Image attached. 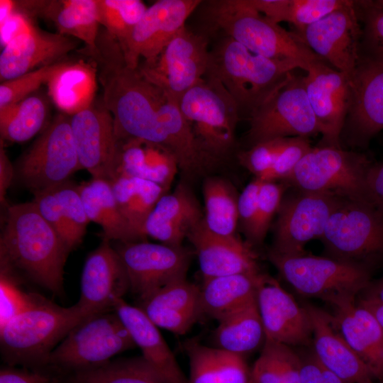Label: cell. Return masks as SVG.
Instances as JSON below:
<instances>
[{
  "label": "cell",
  "instance_id": "obj_1",
  "mask_svg": "<svg viewBox=\"0 0 383 383\" xmlns=\"http://www.w3.org/2000/svg\"><path fill=\"white\" fill-rule=\"evenodd\" d=\"M70 252L33 201L8 207L0 238L1 271L10 274L21 271L60 295L64 267Z\"/></svg>",
  "mask_w": 383,
  "mask_h": 383
},
{
  "label": "cell",
  "instance_id": "obj_2",
  "mask_svg": "<svg viewBox=\"0 0 383 383\" xmlns=\"http://www.w3.org/2000/svg\"><path fill=\"white\" fill-rule=\"evenodd\" d=\"M197 31L207 38L221 35L270 59L297 63L307 72L323 64L294 32H289L255 9L248 0L201 1Z\"/></svg>",
  "mask_w": 383,
  "mask_h": 383
},
{
  "label": "cell",
  "instance_id": "obj_3",
  "mask_svg": "<svg viewBox=\"0 0 383 383\" xmlns=\"http://www.w3.org/2000/svg\"><path fill=\"white\" fill-rule=\"evenodd\" d=\"M210 39L205 77L221 83L235 101L240 116L248 118L290 72L300 68L294 62L256 54L224 35H215Z\"/></svg>",
  "mask_w": 383,
  "mask_h": 383
},
{
  "label": "cell",
  "instance_id": "obj_4",
  "mask_svg": "<svg viewBox=\"0 0 383 383\" xmlns=\"http://www.w3.org/2000/svg\"><path fill=\"white\" fill-rule=\"evenodd\" d=\"M90 316L77 303L62 307L41 296L34 306L0 328L2 357L9 366L43 370L55 347Z\"/></svg>",
  "mask_w": 383,
  "mask_h": 383
},
{
  "label": "cell",
  "instance_id": "obj_5",
  "mask_svg": "<svg viewBox=\"0 0 383 383\" xmlns=\"http://www.w3.org/2000/svg\"><path fill=\"white\" fill-rule=\"evenodd\" d=\"M270 261L299 294L314 297L334 309L355 302L370 283L367 267L328 256L283 255L272 250Z\"/></svg>",
  "mask_w": 383,
  "mask_h": 383
},
{
  "label": "cell",
  "instance_id": "obj_6",
  "mask_svg": "<svg viewBox=\"0 0 383 383\" xmlns=\"http://www.w3.org/2000/svg\"><path fill=\"white\" fill-rule=\"evenodd\" d=\"M179 110L199 146L218 162L233 148L238 107L217 79L204 77L178 100Z\"/></svg>",
  "mask_w": 383,
  "mask_h": 383
},
{
  "label": "cell",
  "instance_id": "obj_7",
  "mask_svg": "<svg viewBox=\"0 0 383 383\" xmlns=\"http://www.w3.org/2000/svg\"><path fill=\"white\" fill-rule=\"evenodd\" d=\"M371 165L363 154L319 145L311 148L284 181L301 192L330 193L373 205L367 184Z\"/></svg>",
  "mask_w": 383,
  "mask_h": 383
},
{
  "label": "cell",
  "instance_id": "obj_8",
  "mask_svg": "<svg viewBox=\"0 0 383 383\" xmlns=\"http://www.w3.org/2000/svg\"><path fill=\"white\" fill-rule=\"evenodd\" d=\"M135 346L116 311L103 312L74 326L52 351L47 367L72 374L105 364Z\"/></svg>",
  "mask_w": 383,
  "mask_h": 383
},
{
  "label": "cell",
  "instance_id": "obj_9",
  "mask_svg": "<svg viewBox=\"0 0 383 383\" xmlns=\"http://www.w3.org/2000/svg\"><path fill=\"white\" fill-rule=\"evenodd\" d=\"M293 71L248 118L250 128L246 139L250 147L268 140L309 138L320 133L306 94L304 76L296 75Z\"/></svg>",
  "mask_w": 383,
  "mask_h": 383
},
{
  "label": "cell",
  "instance_id": "obj_10",
  "mask_svg": "<svg viewBox=\"0 0 383 383\" xmlns=\"http://www.w3.org/2000/svg\"><path fill=\"white\" fill-rule=\"evenodd\" d=\"M321 240L327 256L367 267L383 255V213L369 203L342 199Z\"/></svg>",
  "mask_w": 383,
  "mask_h": 383
},
{
  "label": "cell",
  "instance_id": "obj_11",
  "mask_svg": "<svg viewBox=\"0 0 383 383\" xmlns=\"http://www.w3.org/2000/svg\"><path fill=\"white\" fill-rule=\"evenodd\" d=\"M80 169L70 116L61 113L21 157L15 175L33 192L64 183Z\"/></svg>",
  "mask_w": 383,
  "mask_h": 383
},
{
  "label": "cell",
  "instance_id": "obj_12",
  "mask_svg": "<svg viewBox=\"0 0 383 383\" xmlns=\"http://www.w3.org/2000/svg\"><path fill=\"white\" fill-rule=\"evenodd\" d=\"M209 52V38L184 26L154 62H140L137 69L148 81L178 101L205 77Z\"/></svg>",
  "mask_w": 383,
  "mask_h": 383
},
{
  "label": "cell",
  "instance_id": "obj_13",
  "mask_svg": "<svg viewBox=\"0 0 383 383\" xmlns=\"http://www.w3.org/2000/svg\"><path fill=\"white\" fill-rule=\"evenodd\" d=\"M342 199L330 193L301 191L282 200L271 250L283 255L305 254L308 242L321 239L331 213Z\"/></svg>",
  "mask_w": 383,
  "mask_h": 383
},
{
  "label": "cell",
  "instance_id": "obj_14",
  "mask_svg": "<svg viewBox=\"0 0 383 383\" xmlns=\"http://www.w3.org/2000/svg\"><path fill=\"white\" fill-rule=\"evenodd\" d=\"M126 271L130 291L140 300L186 278L191 254L182 248L148 242H119L114 247Z\"/></svg>",
  "mask_w": 383,
  "mask_h": 383
},
{
  "label": "cell",
  "instance_id": "obj_15",
  "mask_svg": "<svg viewBox=\"0 0 383 383\" xmlns=\"http://www.w3.org/2000/svg\"><path fill=\"white\" fill-rule=\"evenodd\" d=\"M294 33L331 67L352 76L362 55V37L355 1L349 0L344 6Z\"/></svg>",
  "mask_w": 383,
  "mask_h": 383
},
{
  "label": "cell",
  "instance_id": "obj_16",
  "mask_svg": "<svg viewBox=\"0 0 383 383\" xmlns=\"http://www.w3.org/2000/svg\"><path fill=\"white\" fill-rule=\"evenodd\" d=\"M201 0H159L148 7L129 38L121 45L126 62L133 69L155 60L184 27Z\"/></svg>",
  "mask_w": 383,
  "mask_h": 383
},
{
  "label": "cell",
  "instance_id": "obj_17",
  "mask_svg": "<svg viewBox=\"0 0 383 383\" xmlns=\"http://www.w3.org/2000/svg\"><path fill=\"white\" fill-rule=\"evenodd\" d=\"M70 125L82 169L92 178L113 177L118 145L115 123L103 100L70 116Z\"/></svg>",
  "mask_w": 383,
  "mask_h": 383
},
{
  "label": "cell",
  "instance_id": "obj_18",
  "mask_svg": "<svg viewBox=\"0 0 383 383\" xmlns=\"http://www.w3.org/2000/svg\"><path fill=\"white\" fill-rule=\"evenodd\" d=\"M256 300L265 340L291 347L309 346L313 328L309 315L272 277L261 274Z\"/></svg>",
  "mask_w": 383,
  "mask_h": 383
},
{
  "label": "cell",
  "instance_id": "obj_19",
  "mask_svg": "<svg viewBox=\"0 0 383 383\" xmlns=\"http://www.w3.org/2000/svg\"><path fill=\"white\" fill-rule=\"evenodd\" d=\"M306 94L322 134L321 145L340 147L350 104V77L327 64L304 76Z\"/></svg>",
  "mask_w": 383,
  "mask_h": 383
},
{
  "label": "cell",
  "instance_id": "obj_20",
  "mask_svg": "<svg viewBox=\"0 0 383 383\" xmlns=\"http://www.w3.org/2000/svg\"><path fill=\"white\" fill-rule=\"evenodd\" d=\"M350 84L345 123L349 141L362 145L383 129V63L361 55Z\"/></svg>",
  "mask_w": 383,
  "mask_h": 383
},
{
  "label": "cell",
  "instance_id": "obj_21",
  "mask_svg": "<svg viewBox=\"0 0 383 383\" xmlns=\"http://www.w3.org/2000/svg\"><path fill=\"white\" fill-rule=\"evenodd\" d=\"M111 242L103 238L88 255L82 269L77 304L89 316L113 310L114 300L130 290L124 265Z\"/></svg>",
  "mask_w": 383,
  "mask_h": 383
},
{
  "label": "cell",
  "instance_id": "obj_22",
  "mask_svg": "<svg viewBox=\"0 0 383 383\" xmlns=\"http://www.w3.org/2000/svg\"><path fill=\"white\" fill-rule=\"evenodd\" d=\"M76 46L73 38L33 26L4 45L0 55L1 82L55 63Z\"/></svg>",
  "mask_w": 383,
  "mask_h": 383
},
{
  "label": "cell",
  "instance_id": "obj_23",
  "mask_svg": "<svg viewBox=\"0 0 383 383\" xmlns=\"http://www.w3.org/2000/svg\"><path fill=\"white\" fill-rule=\"evenodd\" d=\"M204 280L239 274L260 272L257 257L250 244L237 236H223L210 231L204 218L189 233Z\"/></svg>",
  "mask_w": 383,
  "mask_h": 383
},
{
  "label": "cell",
  "instance_id": "obj_24",
  "mask_svg": "<svg viewBox=\"0 0 383 383\" xmlns=\"http://www.w3.org/2000/svg\"><path fill=\"white\" fill-rule=\"evenodd\" d=\"M139 308L158 328L184 335L203 316L200 288L186 278L172 282L139 300Z\"/></svg>",
  "mask_w": 383,
  "mask_h": 383
},
{
  "label": "cell",
  "instance_id": "obj_25",
  "mask_svg": "<svg viewBox=\"0 0 383 383\" xmlns=\"http://www.w3.org/2000/svg\"><path fill=\"white\" fill-rule=\"evenodd\" d=\"M312 324L313 353L319 362L347 383H362L373 379L333 325L331 314L309 304L304 305Z\"/></svg>",
  "mask_w": 383,
  "mask_h": 383
},
{
  "label": "cell",
  "instance_id": "obj_26",
  "mask_svg": "<svg viewBox=\"0 0 383 383\" xmlns=\"http://www.w3.org/2000/svg\"><path fill=\"white\" fill-rule=\"evenodd\" d=\"M113 310L161 383H188V379L180 369L158 327L138 306L128 304L123 298H118L114 300Z\"/></svg>",
  "mask_w": 383,
  "mask_h": 383
},
{
  "label": "cell",
  "instance_id": "obj_27",
  "mask_svg": "<svg viewBox=\"0 0 383 383\" xmlns=\"http://www.w3.org/2000/svg\"><path fill=\"white\" fill-rule=\"evenodd\" d=\"M203 218L194 195L185 184L180 183L172 193H166L158 201L144 223L143 235L179 247Z\"/></svg>",
  "mask_w": 383,
  "mask_h": 383
},
{
  "label": "cell",
  "instance_id": "obj_28",
  "mask_svg": "<svg viewBox=\"0 0 383 383\" xmlns=\"http://www.w3.org/2000/svg\"><path fill=\"white\" fill-rule=\"evenodd\" d=\"M178 168L176 157L166 147L137 138H118L112 179L141 178L168 189Z\"/></svg>",
  "mask_w": 383,
  "mask_h": 383
},
{
  "label": "cell",
  "instance_id": "obj_29",
  "mask_svg": "<svg viewBox=\"0 0 383 383\" xmlns=\"http://www.w3.org/2000/svg\"><path fill=\"white\" fill-rule=\"evenodd\" d=\"M18 6L31 18L52 21L59 33L84 42V50L96 48L101 26L97 0L18 1Z\"/></svg>",
  "mask_w": 383,
  "mask_h": 383
},
{
  "label": "cell",
  "instance_id": "obj_30",
  "mask_svg": "<svg viewBox=\"0 0 383 383\" xmlns=\"http://www.w3.org/2000/svg\"><path fill=\"white\" fill-rule=\"evenodd\" d=\"M333 325L370 371L383 383V330L365 307L351 302L334 309Z\"/></svg>",
  "mask_w": 383,
  "mask_h": 383
},
{
  "label": "cell",
  "instance_id": "obj_31",
  "mask_svg": "<svg viewBox=\"0 0 383 383\" xmlns=\"http://www.w3.org/2000/svg\"><path fill=\"white\" fill-rule=\"evenodd\" d=\"M184 347L189 361L188 383H250L251 370L243 357L196 340Z\"/></svg>",
  "mask_w": 383,
  "mask_h": 383
},
{
  "label": "cell",
  "instance_id": "obj_32",
  "mask_svg": "<svg viewBox=\"0 0 383 383\" xmlns=\"http://www.w3.org/2000/svg\"><path fill=\"white\" fill-rule=\"evenodd\" d=\"M96 77V67L84 61L62 62L47 83L48 94L62 113L72 116L94 103Z\"/></svg>",
  "mask_w": 383,
  "mask_h": 383
},
{
  "label": "cell",
  "instance_id": "obj_33",
  "mask_svg": "<svg viewBox=\"0 0 383 383\" xmlns=\"http://www.w3.org/2000/svg\"><path fill=\"white\" fill-rule=\"evenodd\" d=\"M262 273H239L204 280L200 288L203 316L219 321L256 299Z\"/></svg>",
  "mask_w": 383,
  "mask_h": 383
},
{
  "label": "cell",
  "instance_id": "obj_34",
  "mask_svg": "<svg viewBox=\"0 0 383 383\" xmlns=\"http://www.w3.org/2000/svg\"><path fill=\"white\" fill-rule=\"evenodd\" d=\"M78 188L87 216L102 228L103 238L123 243L138 240L118 209L109 181L92 178Z\"/></svg>",
  "mask_w": 383,
  "mask_h": 383
},
{
  "label": "cell",
  "instance_id": "obj_35",
  "mask_svg": "<svg viewBox=\"0 0 383 383\" xmlns=\"http://www.w3.org/2000/svg\"><path fill=\"white\" fill-rule=\"evenodd\" d=\"M118 209L138 238H143L144 223L167 189L141 178L119 176L109 181Z\"/></svg>",
  "mask_w": 383,
  "mask_h": 383
},
{
  "label": "cell",
  "instance_id": "obj_36",
  "mask_svg": "<svg viewBox=\"0 0 383 383\" xmlns=\"http://www.w3.org/2000/svg\"><path fill=\"white\" fill-rule=\"evenodd\" d=\"M218 322L213 335L217 348L243 357L265 340L256 299Z\"/></svg>",
  "mask_w": 383,
  "mask_h": 383
},
{
  "label": "cell",
  "instance_id": "obj_37",
  "mask_svg": "<svg viewBox=\"0 0 383 383\" xmlns=\"http://www.w3.org/2000/svg\"><path fill=\"white\" fill-rule=\"evenodd\" d=\"M257 11L276 23L292 24L295 32L346 5L349 0H248Z\"/></svg>",
  "mask_w": 383,
  "mask_h": 383
},
{
  "label": "cell",
  "instance_id": "obj_38",
  "mask_svg": "<svg viewBox=\"0 0 383 383\" xmlns=\"http://www.w3.org/2000/svg\"><path fill=\"white\" fill-rule=\"evenodd\" d=\"M203 194L206 228L220 235L236 236L238 196L233 187L223 179L210 177L204 183Z\"/></svg>",
  "mask_w": 383,
  "mask_h": 383
},
{
  "label": "cell",
  "instance_id": "obj_39",
  "mask_svg": "<svg viewBox=\"0 0 383 383\" xmlns=\"http://www.w3.org/2000/svg\"><path fill=\"white\" fill-rule=\"evenodd\" d=\"M47 114L46 101L38 94L0 108L1 138L13 143L30 140L42 130Z\"/></svg>",
  "mask_w": 383,
  "mask_h": 383
},
{
  "label": "cell",
  "instance_id": "obj_40",
  "mask_svg": "<svg viewBox=\"0 0 383 383\" xmlns=\"http://www.w3.org/2000/svg\"><path fill=\"white\" fill-rule=\"evenodd\" d=\"M301 360L287 345L265 340L251 369L255 383H301Z\"/></svg>",
  "mask_w": 383,
  "mask_h": 383
},
{
  "label": "cell",
  "instance_id": "obj_41",
  "mask_svg": "<svg viewBox=\"0 0 383 383\" xmlns=\"http://www.w3.org/2000/svg\"><path fill=\"white\" fill-rule=\"evenodd\" d=\"M68 380L70 383H161L143 356L110 360L72 373Z\"/></svg>",
  "mask_w": 383,
  "mask_h": 383
},
{
  "label": "cell",
  "instance_id": "obj_42",
  "mask_svg": "<svg viewBox=\"0 0 383 383\" xmlns=\"http://www.w3.org/2000/svg\"><path fill=\"white\" fill-rule=\"evenodd\" d=\"M100 25L123 45L148 7L140 0H97Z\"/></svg>",
  "mask_w": 383,
  "mask_h": 383
},
{
  "label": "cell",
  "instance_id": "obj_43",
  "mask_svg": "<svg viewBox=\"0 0 383 383\" xmlns=\"http://www.w3.org/2000/svg\"><path fill=\"white\" fill-rule=\"evenodd\" d=\"M359 20L362 23V54L383 63V4L380 0L355 1Z\"/></svg>",
  "mask_w": 383,
  "mask_h": 383
},
{
  "label": "cell",
  "instance_id": "obj_44",
  "mask_svg": "<svg viewBox=\"0 0 383 383\" xmlns=\"http://www.w3.org/2000/svg\"><path fill=\"white\" fill-rule=\"evenodd\" d=\"M52 188L70 234L72 249H75L82 243L89 222L78 185L68 180Z\"/></svg>",
  "mask_w": 383,
  "mask_h": 383
},
{
  "label": "cell",
  "instance_id": "obj_45",
  "mask_svg": "<svg viewBox=\"0 0 383 383\" xmlns=\"http://www.w3.org/2000/svg\"><path fill=\"white\" fill-rule=\"evenodd\" d=\"M62 62L45 65L0 84V108L17 103L33 94L46 84L62 65Z\"/></svg>",
  "mask_w": 383,
  "mask_h": 383
},
{
  "label": "cell",
  "instance_id": "obj_46",
  "mask_svg": "<svg viewBox=\"0 0 383 383\" xmlns=\"http://www.w3.org/2000/svg\"><path fill=\"white\" fill-rule=\"evenodd\" d=\"M40 297V295L21 289L14 275L1 271L0 328L34 306Z\"/></svg>",
  "mask_w": 383,
  "mask_h": 383
},
{
  "label": "cell",
  "instance_id": "obj_47",
  "mask_svg": "<svg viewBox=\"0 0 383 383\" xmlns=\"http://www.w3.org/2000/svg\"><path fill=\"white\" fill-rule=\"evenodd\" d=\"M284 191V184L262 181L259 196L256 217L249 240L259 244L264 240L274 215L277 213Z\"/></svg>",
  "mask_w": 383,
  "mask_h": 383
},
{
  "label": "cell",
  "instance_id": "obj_48",
  "mask_svg": "<svg viewBox=\"0 0 383 383\" xmlns=\"http://www.w3.org/2000/svg\"><path fill=\"white\" fill-rule=\"evenodd\" d=\"M289 138L262 141L247 150H240L237 154L238 160L256 178H259L273 165Z\"/></svg>",
  "mask_w": 383,
  "mask_h": 383
},
{
  "label": "cell",
  "instance_id": "obj_49",
  "mask_svg": "<svg viewBox=\"0 0 383 383\" xmlns=\"http://www.w3.org/2000/svg\"><path fill=\"white\" fill-rule=\"evenodd\" d=\"M311 148L309 138L289 137L273 165L258 179L270 182L285 180Z\"/></svg>",
  "mask_w": 383,
  "mask_h": 383
},
{
  "label": "cell",
  "instance_id": "obj_50",
  "mask_svg": "<svg viewBox=\"0 0 383 383\" xmlns=\"http://www.w3.org/2000/svg\"><path fill=\"white\" fill-rule=\"evenodd\" d=\"M33 201L44 219L57 232L70 251V234L63 217L60 201L52 187L32 192Z\"/></svg>",
  "mask_w": 383,
  "mask_h": 383
},
{
  "label": "cell",
  "instance_id": "obj_51",
  "mask_svg": "<svg viewBox=\"0 0 383 383\" xmlns=\"http://www.w3.org/2000/svg\"><path fill=\"white\" fill-rule=\"evenodd\" d=\"M262 181L256 178L243 190L238 199V221L245 235L249 238L255 223L258 196Z\"/></svg>",
  "mask_w": 383,
  "mask_h": 383
},
{
  "label": "cell",
  "instance_id": "obj_52",
  "mask_svg": "<svg viewBox=\"0 0 383 383\" xmlns=\"http://www.w3.org/2000/svg\"><path fill=\"white\" fill-rule=\"evenodd\" d=\"M59 379L43 370L4 367L0 370V383H57Z\"/></svg>",
  "mask_w": 383,
  "mask_h": 383
},
{
  "label": "cell",
  "instance_id": "obj_53",
  "mask_svg": "<svg viewBox=\"0 0 383 383\" xmlns=\"http://www.w3.org/2000/svg\"><path fill=\"white\" fill-rule=\"evenodd\" d=\"M367 184L373 205L383 213V162L370 166Z\"/></svg>",
  "mask_w": 383,
  "mask_h": 383
},
{
  "label": "cell",
  "instance_id": "obj_54",
  "mask_svg": "<svg viewBox=\"0 0 383 383\" xmlns=\"http://www.w3.org/2000/svg\"><path fill=\"white\" fill-rule=\"evenodd\" d=\"M300 356L301 360V383H325L322 374V366L313 351Z\"/></svg>",
  "mask_w": 383,
  "mask_h": 383
},
{
  "label": "cell",
  "instance_id": "obj_55",
  "mask_svg": "<svg viewBox=\"0 0 383 383\" xmlns=\"http://www.w3.org/2000/svg\"><path fill=\"white\" fill-rule=\"evenodd\" d=\"M15 177V168L10 162L2 145L0 149V199L5 201L7 189Z\"/></svg>",
  "mask_w": 383,
  "mask_h": 383
},
{
  "label": "cell",
  "instance_id": "obj_56",
  "mask_svg": "<svg viewBox=\"0 0 383 383\" xmlns=\"http://www.w3.org/2000/svg\"><path fill=\"white\" fill-rule=\"evenodd\" d=\"M358 304L367 309L374 316L383 330V304L365 296H362Z\"/></svg>",
  "mask_w": 383,
  "mask_h": 383
},
{
  "label": "cell",
  "instance_id": "obj_57",
  "mask_svg": "<svg viewBox=\"0 0 383 383\" xmlns=\"http://www.w3.org/2000/svg\"><path fill=\"white\" fill-rule=\"evenodd\" d=\"M362 293V296L374 299L383 304V276L374 283L370 282Z\"/></svg>",
  "mask_w": 383,
  "mask_h": 383
},
{
  "label": "cell",
  "instance_id": "obj_58",
  "mask_svg": "<svg viewBox=\"0 0 383 383\" xmlns=\"http://www.w3.org/2000/svg\"><path fill=\"white\" fill-rule=\"evenodd\" d=\"M362 383H376V382H374L373 379H367V380L363 382Z\"/></svg>",
  "mask_w": 383,
  "mask_h": 383
},
{
  "label": "cell",
  "instance_id": "obj_59",
  "mask_svg": "<svg viewBox=\"0 0 383 383\" xmlns=\"http://www.w3.org/2000/svg\"><path fill=\"white\" fill-rule=\"evenodd\" d=\"M250 383H255V382H253V380L252 379V378L250 379Z\"/></svg>",
  "mask_w": 383,
  "mask_h": 383
},
{
  "label": "cell",
  "instance_id": "obj_60",
  "mask_svg": "<svg viewBox=\"0 0 383 383\" xmlns=\"http://www.w3.org/2000/svg\"><path fill=\"white\" fill-rule=\"evenodd\" d=\"M381 3L383 4V0H380Z\"/></svg>",
  "mask_w": 383,
  "mask_h": 383
}]
</instances>
